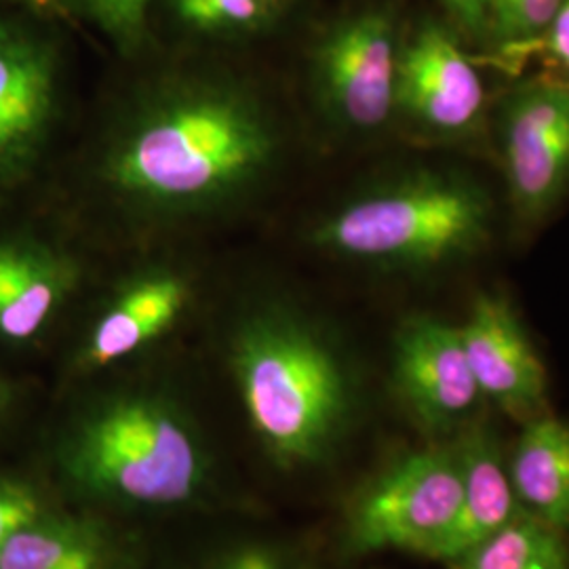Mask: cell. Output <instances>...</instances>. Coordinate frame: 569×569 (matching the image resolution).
I'll use <instances>...</instances> for the list:
<instances>
[{
  "label": "cell",
  "mask_w": 569,
  "mask_h": 569,
  "mask_svg": "<svg viewBox=\"0 0 569 569\" xmlns=\"http://www.w3.org/2000/svg\"><path fill=\"white\" fill-rule=\"evenodd\" d=\"M61 479L93 507L182 509L211 486L201 430L157 388H119L82 407L56 449Z\"/></svg>",
  "instance_id": "cell-2"
},
{
  "label": "cell",
  "mask_w": 569,
  "mask_h": 569,
  "mask_svg": "<svg viewBox=\"0 0 569 569\" xmlns=\"http://www.w3.org/2000/svg\"><path fill=\"white\" fill-rule=\"evenodd\" d=\"M0 569H140V559L100 517L47 510L0 549Z\"/></svg>",
  "instance_id": "cell-15"
},
{
  "label": "cell",
  "mask_w": 569,
  "mask_h": 569,
  "mask_svg": "<svg viewBox=\"0 0 569 569\" xmlns=\"http://www.w3.org/2000/svg\"><path fill=\"white\" fill-rule=\"evenodd\" d=\"M460 338L483 401L526 425L549 413V376L509 298L483 291Z\"/></svg>",
  "instance_id": "cell-12"
},
{
  "label": "cell",
  "mask_w": 569,
  "mask_h": 569,
  "mask_svg": "<svg viewBox=\"0 0 569 569\" xmlns=\"http://www.w3.org/2000/svg\"><path fill=\"white\" fill-rule=\"evenodd\" d=\"M507 458L521 509L552 528L568 531V422L550 413L529 420Z\"/></svg>",
  "instance_id": "cell-16"
},
{
  "label": "cell",
  "mask_w": 569,
  "mask_h": 569,
  "mask_svg": "<svg viewBox=\"0 0 569 569\" xmlns=\"http://www.w3.org/2000/svg\"><path fill=\"white\" fill-rule=\"evenodd\" d=\"M82 283L77 256L32 234L0 237V345L41 336Z\"/></svg>",
  "instance_id": "cell-13"
},
{
  "label": "cell",
  "mask_w": 569,
  "mask_h": 569,
  "mask_svg": "<svg viewBox=\"0 0 569 569\" xmlns=\"http://www.w3.org/2000/svg\"><path fill=\"white\" fill-rule=\"evenodd\" d=\"M228 369L247 422L277 467H312L338 448L355 413V380L305 315L274 305L247 312L232 329Z\"/></svg>",
  "instance_id": "cell-3"
},
{
  "label": "cell",
  "mask_w": 569,
  "mask_h": 569,
  "mask_svg": "<svg viewBox=\"0 0 569 569\" xmlns=\"http://www.w3.org/2000/svg\"><path fill=\"white\" fill-rule=\"evenodd\" d=\"M460 505L462 470L453 437L409 449L350 496L345 549L355 555L399 550L439 561Z\"/></svg>",
  "instance_id": "cell-5"
},
{
  "label": "cell",
  "mask_w": 569,
  "mask_h": 569,
  "mask_svg": "<svg viewBox=\"0 0 569 569\" xmlns=\"http://www.w3.org/2000/svg\"><path fill=\"white\" fill-rule=\"evenodd\" d=\"M449 21L467 37L483 39L488 0H439Z\"/></svg>",
  "instance_id": "cell-24"
},
{
  "label": "cell",
  "mask_w": 569,
  "mask_h": 569,
  "mask_svg": "<svg viewBox=\"0 0 569 569\" xmlns=\"http://www.w3.org/2000/svg\"><path fill=\"white\" fill-rule=\"evenodd\" d=\"M194 302L192 277L173 264H146L124 274L98 306L74 357L96 373L142 352L182 323Z\"/></svg>",
  "instance_id": "cell-11"
},
{
  "label": "cell",
  "mask_w": 569,
  "mask_h": 569,
  "mask_svg": "<svg viewBox=\"0 0 569 569\" xmlns=\"http://www.w3.org/2000/svg\"><path fill=\"white\" fill-rule=\"evenodd\" d=\"M568 531L521 512L479 547L467 552L456 569H569Z\"/></svg>",
  "instance_id": "cell-17"
},
{
  "label": "cell",
  "mask_w": 569,
  "mask_h": 569,
  "mask_svg": "<svg viewBox=\"0 0 569 569\" xmlns=\"http://www.w3.org/2000/svg\"><path fill=\"white\" fill-rule=\"evenodd\" d=\"M281 146L277 117L253 87L226 74H171L122 110L98 176L122 209L186 222L244 201L274 171Z\"/></svg>",
  "instance_id": "cell-1"
},
{
  "label": "cell",
  "mask_w": 569,
  "mask_h": 569,
  "mask_svg": "<svg viewBox=\"0 0 569 569\" xmlns=\"http://www.w3.org/2000/svg\"><path fill=\"white\" fill-rule=\"evenodd\" d=\"M152 0H63V9L91 21L121 53L140 49Z\"/></svg>",
  "instance_id": "cell-20"
},
{
  "label": "cell",
  "mask_w": 569,
  "mask_h": 569,
  "mask_svg": "<svg viewBox=\"0 0 569 569\" xmlns=\"http://www.w3.org/2000/svg\"><path fill=\"white\" fill-rule=\"evenodd\" d=\"M47 510L30 483L0 475V549L21 529L39 521Z\"/></svg>",
  "instance_id": "cell-21"
},
{
  "label": "cell",
  "mask_w": 569,
  "mask_h": 569,
  "mask_svg": "<svg viewBox=\"0 0 569 569\" xmlns=\"http://www.w3.org/2000/svg\"><path fill=\"white\" fill-rule=\"evenodd\" d=\"M39 16H63V0H16Z\"/></svg>",
  "instance_id": "cell-25"
},
{
  "label": "cell",
  "mask_w": 569,
  "mask_h": 569,
  "mask_svg": "<svg viewBox=\"0 0 569 569\" xmlns=\"http://www.w3.org/2000/svg\"><path fill=\"white\" fill-rule=\"evenodd\" d=\"M204 569H291V561L279 545L256 540L230 547Z\"/></svg>",
  "instance_id": "cell-22"
},
{
  "label": "cell",
  "mask_w": 569,
  "mask_h": 569,
  "mask_svg": "<svg viewBox=\"0 0 569 569\" xmlns=\"http://www.w3.org/2000/svg\"><path fill=\"white\" fill-rule=\"evenodd\" d=\"M488 91L448 26L422 21L399 51L397 119L435 140H465L483 121Z\"/></svg>",
  "instance_id": "cell-10"
},
{
  "label": "cell",
  "mask_w": 569,
  "mask_h": 569,
  "mask_svg": "<svg viewBox=\"0 0 569 569\" xmlns=\"http://www.w3.org/2000/svg\"><path fill=\"white\" fill-rule=\"evenodd\" d=\"M11 403V387L0 378V413Z\"/></svg>",
  "instance_id": "cell-26"
},
{
  "label": "cell",
  "mask_w": 569,
  "mask_h": 569,
  "mask_svg": "<svg viewBox=\"0 0 569 569\" xmlns=\"http://www.w3.org/2000/svg\"><path fill=\"white\" fill-rule=\"evenodd\" d=\"M401 39L387 9H361L329 26L312 53V89L327 121L371 136L397 119Z\"/></svg>",
  "instance_id": "cell-6"
},
{
  "label": "cell",
  "mask_w": 569,
  "mask_h": 569,
  "mask_svg": "<svg viewBox=\"0 0 569 569\" xmlns=\"http://www.w3.org/2000/svg\"><path fill=\"white\" fill-rule=\"evenodd\" d=\"M491 222L493 203L481 183L420 169L338 204L315 226L312 243L350 262L427 272L481 251Z\"/></svg>",
  "instance_id": "cell-4"
},
{
  "label": "cell",
  "mask_w": 569,
  "mask_h": 569,
  "mask_svg": "<svg viewBox=\"0 0 569 569\" xmlns=\"http://www.w3.org/2000/svg\"><path fill=\"white\" fill-rule=\"evenodd\" d=\"M540 49L547 58H549L559 70L566 72L569 77V0L563 2V7L559 9V13L555 16V20L549 26V30L542 34L540 41L533 42L528 49Z\"/></svg>",
  "instance_id": "cell-23"
},
{
  "label": "cell",
  "mask_w": 569,
  "mask_h": 569,
  "mask_svg": "<svg viewBox=\"0 0 569 569\" xmlns=\"http://www.w3.org/2000/svg\"><path fill=\"white\" fill-rule=\"evenodd\" d=\"M61 58L39 28L0 18V194L26 182L53 140Z\"/></svg>",
  "instance_id": "cell-8"
},
{
  "label": "cell",
  "mask_w": 569,
  "mask_h": 569,
  "mask_svg": "<svg viewBox=\"0 0 569 569\" xmlns=\"http://www.w3.org/2000/svg\"><path fill=\"white\" fill-rule=\"evenodd\" d=\"M171 9L197 32L243 37L274 26L287 0H171Z\"/></svg>",
  "instance_id": "cell-18"
},
{
  "label": "cell",
  "mask_w": 569,
  "mask_h": 569,
  "mask_svg": "<svg viewBox=\"0 0 569 569\" xmlns=\"http://www.w3.org/2000/svg\"><path fill=\"white\" fill-rule=\"evenodd\" d=\"M496 143L515 218L542 222L569 192V77L509 91L496 112Z\"/></svg>",
  "instance_id": "cell-7"
},
{
  "label": "cell",
  "mask_w": 569,
  "mask_h": 569,
  "mask_svg": "<svg viewBox=\"0 0 569 569\" xmlns=\"http://www.w3.org/2000/svg\"><path fill=\"white\" fill-rule=\"evenodd\" d=\"M392 388L418 427L435 441L475 425L483 395L468 366L460 327L430 315H413L395 331Z\"/></svg>",
  "instance_id": "cell-9"
},
{
  "label": "cell",
  "mask_w": 569,
  "mask_h": 569,
  "mask_svg": "<svg viewBox=\"0 0 569 569\" xmlns=\"http://www.w3.org/2000/svg\"><path fill=\"white\" fill-rule=\"evenodd\" d=\"M566 0H488L483 39L517 58L542 39Z\"/></svg>",
  "instance_id": "cell-19"
},
{
  "label": "cell",
  "mask_w": 569,
  "mask_h": 569,
  "mask_svg": "<svg viewBox=\"0 0 569 569\" xmlns=\"http://www.w3.org/2000/svg\"><path fill=\"white\" fill-rule=\"evenodd\" d=\"M462 470V505L439 561L453 566L498 529L509 526L521 509L510 481L509 458L491 428L477 420L453 437Z\"/></svg>",
  "instance_id": "cell-14"
}]
</instances>
